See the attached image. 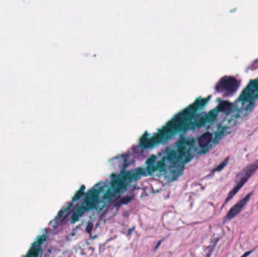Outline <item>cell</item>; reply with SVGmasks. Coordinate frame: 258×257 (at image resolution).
Instances as JSON below:
<instances>
[{"label": "cell", "mask_w": 258, "mask_h": 257, "mask_svg": "<svg viewBox=\"0 0 258 257\" xmlns=\"http://www.w3.org/2000/svg\"><path fill=\"white\" fill-rule=\"evenodd\" d=\"M42 244V242L38 241V243L35 244L33 245V247L30 249V250H29V253H27L26 257H37L38 256H39V253H40L41 244Z\"/></svg>", "instance_id": "5b68a950"}, {"label": "cell", "mask_w": 258, "mask_h": 257, "mask_svg": "<svg viewBox=\"0 0 258 257\" xmlns=\"http://www.w3.org/2000/svg\"><path fill=\"white\" fill-rule=\"evenodd\" d=\"M251 194H248V195H246L245 197L243 198L241 200H240L239 201H238L237 203L235 204L234 206L231 207L230 210H229L227 214H226V220H229L231 219H233V217H236L240 213L241 210L243 209V207L246 205L250 199V197H251Z\"/></svg>", "instance_id": "7a4b0ae2"}, {"label": "cell", "mask_w": 258, "mask_h": 257, "mask_svg": "<svg viewBox=\"0 0 258 257\" xmlns=\"http://www.w3.org/2000/svg\"><path fill=\"white\" fill-rule=\"evenodd\" d=\"M258 169V160L256 161L255 162L252 163L251 164L248 166L240 174V177L239 178V180H238L237 183H236V186L232 189V191L229 193V195L227 196V198L226 200V203L229 200H230L240 190L241 187L245 185L246 182L249 179V178L253 175V174L255 173V171Z\"/></svg>", "instance_id": "6da1fadb"}, {"label": "cell", "mask_w": 258, "mask_h": 257, "mask_svg": "<svg viewBox=\"0 0 258 257\" xmlns=\"http://www.w3.org/2000/svg\"><path fill=\"white\" fill-rule=\"evenodd\" d=\"M238 81L234 77H226L221 80V83L220 84L221 89L223 90H226L227 92L235 91L238 87Z\"/></svg>", "instance_id": "277c9868"}, {"label": "cell", "mask_w": 258, "mask_h": 257, "mask_svg": "<svg viewBox=\"0 0 258 257\" xmlns=\"http://www.w3.org/2000/svg\"><path fill=\"white\" fill-rule=\"evenodd\" d=\"M100 194V189H92L88 192L87 197L85 198L83 203V207H85V210H89L94 207L98 201V196Z\"/></svg>", "instance_id": "3957f363"}, {"label": "cell", "mask_w": 258, "mask_h": 257, "mask_svg": "<svg viewBox=\"0 0 258 257\" xmlns=\"http://www.w3.org/2000/svg\"><path fill=\"white\" fill-rule=\"evenodd\" d=\"M251 253V251H249V252H248V253H245L244 255H243L242 256V257H246V256H248V255H249L250 253Z\"/></svg>", "instance_id": "52a82bcc"}, {"label": "cell", "mask_w": 258, "mask_h": 257, "mask_svg": "<svg viewBox=\"0 0 258 257\" xmlns=\"http://www.w3.org/2000/svg\"><path fill=\"white\" fill-rule=\"evenodd\" d=\"M85 211V207H83V204L80 206H78L77 208L75 209V212H74L73 217H72V220H73V222H76L77 220L80 218V217H81V216L84 213V212Z\"/></svg>", "instance_id": "8992f818"}]
</instances>
